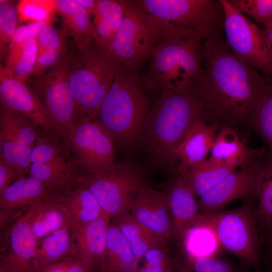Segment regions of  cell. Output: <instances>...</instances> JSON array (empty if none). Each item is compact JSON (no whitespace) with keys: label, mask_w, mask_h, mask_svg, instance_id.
<instances>
[{"label":"cell","mask_w":272,"mask_h":272,"mask_svg":"<svg viewBox=\"0 0 272 272\" xmlns=\"http://www.w3.org/2000/svg\"><path fill=\"white\" fill-rule=\"evenodd\" d=\"M263 29L272 46V25L268 27L263 28Z\"/></svg>","instance_id":"obj_48"},{"label":"cell","mask_w":272,"mask_h":272,"mask_svg":"<svg viewBox=\"0 0 272 272\" xmlns=\"http://www.w3.org/2000/svg\"><path fill=\"white\" fill-rule=\"evenodd\" d=\"M1 105L25 116L37 125L44 134L67 139L66 132L48 115L40 100L26 82L16 79L4 65L0 67Z\"/></svg>","instance_id":"obj_15"},{"label":"cell","mask_w":272,"mask_h":272,"mask_svg":"<svg viewBox=\"0 0 272 272\" xmlns=\"http://www.w3.org/2000/svg\"><path fill=\"white\" fill-rule=\"evenodd\" d=\"M145 168L132 158L116 164L115 171L101 175H84L79 183L94 195L104 213L111 218L129 213L144 184Z\"/></svg>","instance_id":"obj_8"},{"label":"cell","mask_w":272,"mask_h":272,"mask_svg":"<svg viewBox=\"0 0 272 272\" xmlns=\"http://www.w3.org/2000/svg\"><path fill=\"white\" fill-rule=\"evenodd\" d=\"M263 272H272V268L265 270L263 271Z\"/></svg>","instance_id":"obj_49"},{"label":"cell","mask_w":272,"mask_h":272,"mask_svg":"<svg viewBox=\"0 0 272 272\" xmlns=\"http://www.w3.org/2000/svg\"><path fill=\"white\" fill-rule=\"evenodd\" d=\"M44 134L31 120L0 104V159L19 179L29 174L32 152Z\"/></svg>","instance_id":"obj_14"},{"label":"cell","mask_w":272,"mask_h":272,"mask_svg":"<svg viewBox=\"0 0 272 272\" xmlns=\"http://www.w3.org/2000/svg\"><path fill=\"white\" fill-rule=\"evenodd\" d=\"M17 8L11 1H0V59H6L13 37L18 28Z\"/></svg>","instance_id":"obj_39"},{"label":"cell","mask_w":272,"mask_h":272,"mask_svg":"<svg viewBox=\"0 0 272 272\" xmlns=\"http://www.w3.org/2000/svg\"><path fill=\"white\" fill-rule=\"evenodd\" d=\"M260 245H263L264 253L261 257L260 264L263 262L264 269L272 268V226L259 231Z\"/></svg>","instance_id":"obj_43"},{"label":"cell","mask_w":272,"mask_h":272,"mask_svg":"<svg viewBox=\"0 0 272 272\" xmlns=\"http://www.w3.org/2000/svg\"><path fill=\"white\" fill-rule=\"evenodd\" d=\"M265 154L263 148L248 147L241 141L235 129L224 126L216 135L207 160L213 165L237 169L263 159Z\"/></svg>","instance_id":"obj_21"},{"label":"cell","mask_w":272,"mask_h":272,"mask_svg":"<svg viewBox=\"0 0 272 272\" xmlns=\"http://www.w3.org/2000/svg\"><path fill=\"white\" fill-rule=\"evenodd\" d=\"M58 196L71 223L83 225L105 214L93 193L82 183Z\"/></svg>","instance_id":"obj_28"},{"label":"cell","mask_w":272,"mask_h":272,"mask_svg":"<svg viewBox=\"0 0 272 272\" xmlns=\"http://www.w3.org/2000/svg\"><path fill=\"white\" fill-rule=\"evenodd\" d=\"M223 7L225 43L240 60L265 77H272V46L263 29L250 21L228 0Z\"/></svg>","instance_id":"obj_9"},{"label":"cell","mask_w":272,"mask_h":272,"mask_svg":"<svg viewBox=\"0 0 272 272\" xmlns=\"http://www.w3.org/2000/svg\"><path fill=\"white\" fill-rule=\"evenodd\" d=\"M254 217L258 231L272 226V162L267 158L259 182Z\"/></svg>","instance_id":"obj_35"},{"label":"cell","mask_w":272,"mask_h":272,"mask_svg":"<svg viewBox=\"0 0 272 272\" xmlns=\"http://www.w3.org/2000/svg\"><path fill=\"white\" fill-rule=\"evenodd\" d=\"M153 18L157 42L199 37L223 39L224 14L220 0H138Z\"/></svg>","instance_id":"obj_4"},{"label":"cell","mask_w":272,"mask_h":272,"mask_svg":"<svg viewBox=\"0 0 272 272\" xmlns=\"http://www.w3.org/2000/svg\"><path fill=\"white\" fill-rule=\"evenodd\" d=\"M202 69L195 89L205 122L235 129L251 125L261 100L272 86L268 78L247 65L223 39L203 41Z\"/></svg>","instance_id":"obj_1"},{"label":"cell","mask_w":272,"mask_h":272,"mask_svg":"<svg viewBox=\"0 0 272 272\" xmlns=\"http://www.w3.org/2000/svg\"><path fill=\"white\" fill-rule=\"evenodd\" d=\"M110 219L105 214L83 225L71 222V256L79 259L96 271L103 270L106 260Z\"/></svg>","instance_id":"obj_17"},{"label":"cell","mask_w":272,"mask_h":272,"mask_svg":"<svg viewBox=\"0 0 272 272\" xmlns=\"http://www.w3.org/2000/svg\"><path fill=\"white\" fill-rule=\"evenodd\" d=\"M96 270L75 257H66L36 272H95Z\"/></svg>","instance_id":"obj_42"},{"label":"cell","mask_w":272,"mask_h":272,"mask_svg":"<svg viewBox=\"0 0 272 272\" xmlns=\"http://www.w3.org/2000/svg\"><path fill=\"white\" fill-rule=\"evenodd\" d=\"M16 8L18 22L23 24L52 20L56 13L55 0H22Z\"/></svg>","instance_id":"obj_37"},{"label":"cell","mask_w":272,"mask_h":272,"mask_svg":"<svg viewBox=\"0 0 272 272\" xmlns=\"http://www.w3.org/2000/svg\"><path fill=\"white\" fill-rule=\"evenodd\" d=\"M65 141L44 134L34 148L28 175L43 182L49 196L63 194L75 186L80 174Z\"/></svg>","instance_id":"obj_12"},{"label":"cell","mask_w":272,"mask_h":272,"mask_svg":"<svg viewBox=\"0 0 272 272\" xmlns=\"http://www.w3.org/2000/svg\"><path fill=\"white\" fill-rule=\"evenodd\" d=\"M161 248H152L147 251L143 257L146 265L171 267L170 260Z\"/></svg>","instance_id":"obj_44"},{"label":"cell","mask_w":272,"mask_h":272,"mask_svg":"<svg viewBox=\"0 0 272 272\" xmlns=\"http://www.w3.org/2000/svg\"><path fill=\"white\" fill-rule=\"evenodd\" d=\"M123 69L94 41L83 49L75 45L70 56L69 80L75 102V122L94 120L114 79Z\"/></svg>","instance_id":"obj_6"},{"label":"cell","mask_w":272,"mask_h":272,"mask_svg":"<svg viewBox=\"0 0 272 272\" xmlns=\"http://www.w3.org/2000/svg\"><path fill=\"white\" fill-rule=\"evenodd\" d=\"M56 11L62 20L64 31L79 49L94 41L92 20L87 11L76 0H55Z\"/></svg>","instance_id":"obj_23"},{"label":"cell","mask_w":272,"mask_h":272,"mask_svg":"<svg viewBox=\"0 0 272 272\" xmlns=\"http://www.w3.org/2000/svg\"><path fill=\"white\" fill-rule=\"evenodd\" d=\"M173 268L162 266L145 265L139 268L137 272H171Z\"/></svg>","instance_id":"obj_47"},{"label":"cell","mask_w":272,"mask_h":272,"mask_svg":"<svg viewBox=\"0 0 272 272\" xmlns=\"http://www.w3.org/2000/svg\"><path fill=\"white\" fill-rule=\"evenodd\" d=\"M254 209L249 201L229 211L202 213L214 228L223 249L238 257L245 269L262 272L260 240Z\"/></svg>","instance_id":"obj_7"},{"label":"cell","mask_w":272,"mask_h":272,"mask_svg":"<svg viewBox=\"0 0 272 272\" xmlns=\"http://www.w3.org/2000/svg\"><path fill=\"white\" fill-rule=\"evenodd\" d=\"M71 233L70 224L50 233L42 238L35 252L34 272L56 262L70 254Z\"/></svg>","instance_id":"obj_32"},{"label":"cell","mask_w":272,"mask_h":272,"mask_svg":"<svg viewBox=\"0 0 272 272\" xmlns=\"http://www.w3.org/2000/svg\"><path fill=\"white\" fill-rule=\"evenodd\" d=\"M236 170L233 167L212 164L207 160L181 177L195 196L199 197Z\"/></svg>","instance_id":"obj_33"},{"label":"cell","mask_w":272,"mask_h":272,"mask_svg":"<svg viewBox=\"0 0 272 272\" xmlns=\"http://www.w3.org/2000/svg\"><path fill=\"white\" fill-rule=\"evenodd\" d=\"M265 161L262 159L235 170L199 197L198 204L202 213L219 210L236 199L256 197Z\"/></svg>","instance_id":"obj_16"},{"label":"cell","mask_w":272,"mask_h":272,"mask_svg":"<svg viewBox=\"0 0 272 272\" xmlns=\"http://www.w3.org/2000/svg\"><path fill=\"white\" fill-rule=\"evenodd\" d=\"M7 253L1 255V272H34V260L38 240L25 214L11 227Z\"/></svg>","instance_id":"obj_19"},{"label":"cell","mask_w":272,"mask_h":272,"mask_svg":"<svg viewBox=\"0 0 272 272\" xmlns=\"http://www.w3.org/2000/svg\"><path fill=\"white\" fill-rule=\"evenodd\" d=\"M63 27L57 28L50 23L38 36V56L34 73L40 74L64 58L74 46Z\"/></svg>","instance_id":"obj_24"},{"label":"cell","mask_w":272,"mask_h":272,"mask_svg":"<svg viewBox=\"0 0 272 272\" xmlns=\"http://www.w3.org/2000/svg\"><path fill=\"white\" fill-rule=\"evenodd\" d=\"M166 195L173 233L181 236L189 223L198 215V202L184 179L179 175L171 184Z\"/></svg>","instance_id":"obj_27"},{"label":"cell","mask_w":272,"mask_h":272,"mask_svg":"<svg viewBox=\"0 0 272 272\" xmlns=\"http://www.w3.org/2000/svg\"><path fill=\"white\" fill-rule=\"evenodd\" d=\"M251 125L266 142L268 148L266 158L272 162V86L259 103Z\"/></svg>","instance_id":"obj_38"},{"label":"cell","mask_w":272,"mask_h":272,"mask_svg":"<svg viewBox=\"0 0 272 272\" xmlns=\"http://www.w3.org/2000/svg\"><path fill=\"white\" fill-rule=\"evenodd\" d=\"M130 211L138 222L165 238L174 234L166 194L147 184L139 190Z\"/></svg>","instance_id":"obj_18"},{"label":"cell","mask_w":272,"mask_h":272,"mask_svg":"<svg viewBox=\"0 0 272 272\" xmlns=\"http://www.w3.org/2000/svg\"><path fill=\"white\" fill-rule=\"evenodd\" d=\"M178 272H245L242 266H237L220 255L190 258L186 256L175 265Z\"/></svg>","instance_id":"obj_36"},{"label":"cell","mask_w":272,"mask_h":272,"mask_svg":"<svg viewBox=\"0 0 272 272\" xmlns=\"http://www.w3.org/2000/svg\"><path fill=\"white\" fill-rule=\"evenodd\" d=\"M202 42L199 37L157 42L148 67L141 73L146 93L194 92L202 69Z\"/></svg>","instance_id":"obj_5"},{"label":"cell","mask_w":272,"mask_h":272,"mask_svg":"<svg viewBox=\"0 0 272 272\" xmlns=\"http://www.w3.org/2000/svg\"><path fill=\"white\" fill-rule=\"evenodd\" d=\"M17 180L14 170L0 159V193Z\"/></svg>","instance_id":"obj_45"},{"label":"cell","mask_w":272,"mask_h":272,"mask_svg":"<svg viewBox=\"0 0 272 272\" xmlns=\"http://www.w3.org/2000/svg\"><path fill=\"white\" fill-rule=\"evenodd\" d=\"M200 120L201 107L195 92H161L131 148L140 151L148 166L176 170L173 152Z\"/></svg>","instance_id":"obj_2"},{"label":"cell","mask_w":272,"mask_h":272,"mask_svg":"<svg viewBox=\"0 0 272 272\" xmlns=\"http://www.w3.org/2000/svg\"><path fill=\"white\" fill-rule=\"evenodd\" d=\"M127 0H97L92 20L94 41L105 52L111 45L121 25Z\"/></svg>","instance_id":"obj_25"},{"label":"cell","mask_w":272,"mask_h":272,"mask_svg":"<svg viewBox=\"0 0 272 272\" xmlns=\"http://www.w3.org/2000/svg\"><path fill=\"white\" fill-rule=\"evenodd\" d=\"M140 67L120 71L94 119L112 138L116 149H131L152 105L142 84Z\"/></svg>","instance_id":"obj_3"},{"label":"cell","mask_w":272,"mask_h":272,"mask_svg":"<svg viewBox=\"0 0 272 272\" xmlns=\"http://www.w3.org/2000/svg\"><path fill=\"white\" fill-rule=\"evenodd\" d=\"M48 196L45 185L29 176L15 181L0 193L1 211L30 208Z\"/></svg>","instance_id":"obj_29"},{"label":"cell","mask_w":272,"mask_h":272,"mask_svg":"<svg viewBox=\"0 0 272 272\" xmlns=\"http://www.w3.org/2000/svg\"><path fill=\"white\" fill-rule=\"evenodd\" d=\"M117 218L116 225L127 240L138 264L147 251L165 245L166 238L138 222L129 213Z\"/></svg>","instance_id":"obj_30"},{"label":"cell","mask_w":272,"mask_h":272,"mask_svg":"<svg viewBox=\"0 0 272 272\" xmlns=\"http://www.w3.org/2000/svg\"><path fill=\"white\" fill-rule=\"evenodd\" d=\"M88 13L92 19L96 11L97 0H76Z\"/></svg>","instance_id":"obj_46"},{"label":"cell","mask_w":272,"mask_h":272,"mask_svg":"<svg viewBox=\"0 0 272 272\" xmlns=\"http://www.w3.org/2000/svg\"><path fill=\"white\" fill-rule=\"evenodd\" d=\"M25 215L38 240L71 223L58 196H48L30 207Z\"/></svg>","instance_id":"obj_26"},{"label":"cell","mask_w":272,"mask_h":272,"mask_svg":"<svg viewBox=\"0 0 272 272\" xmlns=\"http://www.w3.org/2000/svg\"><path fill=\"white\" fill-rule=\"evenodd\" d=\"M219 128L217 125L206 123L203 120L194 124L173 152L178 175L183 176L191 169L207 160Z\"/></svg>","instance_id":"obj_20"},{"label":"cell","mask_w":272,"mask_h":272,"mask_svg":"<svg viewBox=\"0 0 272 272\" xmlns=\"http://www.w3.org/2000/svg\"><path fill=\"white\" fill-rule=\"evenodd\" d=\"M52 22L53 20L19 26L13 37L9 50L21 45L28 40L37 38L44 27Z\"/></svg>","instance_id":"obj_41"},{"label":"cell","mask_w":272,"mask_h":272,"mask_svg":"<svg viewBox=\"0 0 272 272\" xmlns=\"http://www.w3.org/2000/svg\"><path fill=\"white\" fill-rule=\"evenodd\" d=\"M171 272H178L175 269L173 268Z\"/></svg>","instance_id":"obj_50"},{"label":"cell","mask_w":272,"mask_h":272,"mask_svg":"<svg viewBox=\"0 0 272 272\" xmlns=\"http://www.w3.org/2000/svg\"><path fill=\"white\" fill-rule=\"evenodd\" d=\"M181 236L185 256L190 258L220 255L224 249L214 228L202 214L189 223Z\"/></svg>","instance_id":"obj_22"},{"label":"cell","mask_w":272,"mask_h":272,"mask_svg":"<svg viewBox=\"0 0 272 272\" xmlns=\"http://www.w3.org/2000/svg\"><path fill=\"white\" fill-rule=\"evenodd\" d=\"M139 268V264L124 235L116 225L110 223L106 260L102 271L137 272Z\"/></svg>","instance_id":"obj_31"},{"label":"cell","mask_w":272,"mask_h":272,"mask_svg":"<svg viewBox=\"0 0 272 272\" xmlns=\"http://www.w3.org/2000/svg\"><path fill=\"white\" fill-rule=\"evenodd\" d=\"M157 39L152 17L136 1L127 0L121 25L108 53L123 69L141 67L149 59Z\"/></svg>","instance_id":"obj_10"},{"label":"cell","mask_w":272,"mask_h":272,"mask_svg":"<svg viewBox=\"0 0 272 272\" xmlns=\"http://www.w3.org/2000/svg\"><path fill=\"white\" fill-rule=\"evenodd\" d=\"M72 50L54 65L41 74L32 75L26 81L48 115L66 133L75 118V102L69 80Z\"/></svg>","instance_id":"obj_13"},{"label":"cell","mask_w":272,"mask_h":272,"mask_svg":"<svg viewBox=\"0 0 272 272\" xmlns=\"http://www.w3.org/2000/svg\"><path fill=\"white\" fill-rule=\"evenodd\" d=\"M243 14L252 18L263 28L272 25V0H228Z\"/></svg>","instance_id":"obj_40"},{"label":"cell","mask_w":272,"mask_h":272,"mask_svg":"<svg viewBox=\"0 0 272 272\" xmlns=\"http://www.w3.org/2000/svg\"><path fill=\"white\" fill-rule=\"evenodd\" d=\"M67 137L80 176L104 175L115 171L114 142L96 121L75 122L67 130Z\"/></svg>","instance_id":"obj_11"},{"label":"cell","mask_w":272,"mask_h":272,"mask_svg":"<svg viewBox=\"0 0 272 272\" xmlns=\"http://www.w3.org/2000/svg\"><path fill=\"white\" fill-rule=\"evenodd\" d=\"M38 56V43L33 39L9 50L4 65L18 80L26 82L33 74Z\"/></svg>","instance_id":"obj_34"}]
</instances>
